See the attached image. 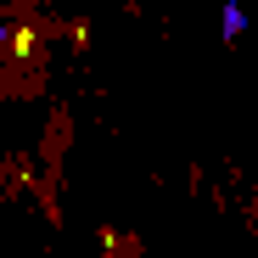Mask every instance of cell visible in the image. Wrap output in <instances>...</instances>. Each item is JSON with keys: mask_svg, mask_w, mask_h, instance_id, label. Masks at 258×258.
I'll return each mask as SVG.
<instances>
[{"mask_svg": "<svg viewBox=\"0 0 258 258\" xmlns=\"http://www.w3.org/2000/svg\"><path fill=\"white\" fill-rule=\"evenodd\" d=\"M241 34H247V12L236 6V0H225V39H230V45H236Z\"/></svg>", "mask_w": 258, "mask_h": 258, "instance_id": "6da1fadb", "label": "cell"}, {"mask_svg": "<svg viewBox=\"0 0 258 258\" xmlns=\"http://www.w3.org/2000/svg\"><path fill=\"white\" fill-rule=\"evenodd\" d=\"M6 34H12V28H0V51H6Z\"/></svg>", "mask_w": 258, "mask_h": 258, "instance_id": "7a4b0ae2", "label": "cell"}]
</instances>
